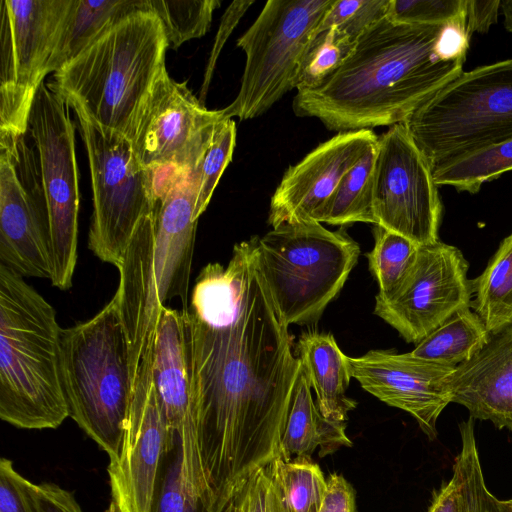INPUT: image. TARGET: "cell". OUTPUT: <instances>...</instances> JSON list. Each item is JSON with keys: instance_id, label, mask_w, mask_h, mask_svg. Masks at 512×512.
<instances>
[{"instance_id": "1", "label": "cell", "mask_w": 512, "mask_h": 512, "mask_svg": "<svg viewBox=\"0 0 512 512\" xmlns=\"http://www.w3.org/2000/svg\"><path fill=\"white\" fill-rule=\"evenodd\" d=\"M257 236L206 265L185 310L199 453L214 508L280 451L300 360L257 263Z\"/></svg>"}, {"instance_id": "2", "label": "cell", "mask_w": 512, "mask_h": 512, "mask_svg": "<svg viewBox=\"0 0 512 512\" xmlns=\"http://www.w3.org/2000/svg\"><path fill=\"white\" fill-rule=\"evenodd\" d=\"M442 25L379 21L333 74L297 91L295 115L339 133L406 122L463 72L466 60L444 61L435 52Z\"/></svg>"}, {"instance_id": "3", "label": "cell", "mask_w": 512, "mask_h": 512, "mask_svg": "<svg viewBox=\"0 0 512 512\" xmlns=\"http://www.w3.org/2000/svg\"><path fill=\"white\" fill-rule=\"evenodd\" d=\"M154 171V203L124 253L116 290L129 344L133 385L153 344L159 315L178 298L188 309V290L199 215L197 165ZM134 388V387H133Z\"/></svg>"}, {"instance_id": "4", "label": "cell", "mask_w": 512, "mask_h": 512, "mask_svg": "<svg viewBox=\"0 0 512 512\" xmlns=\"http://www.w3.org/2000/svg\"><path fill=\"white\" fill-rule=\"evenodd\" d=\"M169 48L159 17L141 7L116 18L47 85L108 131L133 139Z\"/></svg>"}, {"instance_id": "5", "label": "cell", "mask_w": 512, "mask_h": 512, "mask_svg": "<svg viewBox=\"0 0 512 512\" xmlns=\"http://www.w3.org/2000/svg\"><path fill=\"white\" fill-rule=\"evenodd\" d=\"M56 311L0 263V418L21 429H55L68 417Z\"/></svg>"}, {"instance_id": "6", "label": "cell", "mask_w": 512, "mask_h": 512, "mask_svg": "<svg viewBox=\"0 0 512 512\" xmlns=\"http://www.w3.org/2000/svg\"><path fill=\"white\" fill-rule=\"evenodd\" d=\"M59 346L69 417L108 454L109 461L114 460L134 387L117 295L89 320L62 328Z\"/></svg>"}, {"instance_id": "7", "label": "cell", "mask_w": 512, "mask_h": 512, "mask_svg": "<svg viewBox=\"0 0 512 512\" xmlns=\"http://www.w3.org/2000/svg\"><path fill=\"white\" fill-rule=\"evenodd\" d=\"M360 247L344 230L302 220L257 237L259 269L284 322L311 324L338 295L358 261Z\"/></svg>"}, {"instance_id": "8", "label": "cell", "mask_w": 512, "mask_h": 512, "mask_svg": "<svg viewBox=\"0 0 512 512\" xmlns=\"http://www.w3.org/2000/svg\"><path fill=\"white\" fill-rule=\"evenodd\" d=\"M403 124L432 168L512 139V59L463 71Z\"/></svg>"}, {"instance_id": "9", "label": "cell", "mask_w": 512, "mask_h": 512, "mask_svg": "<svg viewBox=\"0 0 512 512\" xmlns=\"http://www.w3.org/2000/svg\"><path fill=\"white\" fill-rule=\"evenodd\" d=\"M334 0H269L237 46L246 55L239 92L223 119L256 118L297 88L318 26Z\"/></svg>"}, {"instance_id": "10", "label": "cell", "mask_w": 512, "mask_h": 512, "mask_svg": "<svg viewBox=\"0 0 512 512\" xmlns=\"http://www.w3.org/2000/svg\"><path fill=\"white\" fill-rule=\"evenodd\" d=\"M86 148L93 199L88 248L102 262L121 264L128 244L154 203V171L136 157L131 141L73 109Z\"/></svg>"}, {"instance_id": "11", "label": "cell", "mask_w": 512, "mask_h": 512, "mask_svg": "<svg viewBox=\"0 0 512 512\" xmlns=\"http://www.w3.org/2000/svg\"><path fill=\"white\" fill-rule=\"evenodd\" d=\"M69 104L42 83L32 103L28 131L40 165L51 283L71 288L78 259L79 173Z\"/></svg>"}, {"instance_id": "12", "label": "cell", "mask_w": 512, "mask_h": 512, "mask_svg": "<svg viewBox=\"0 0 512 512\" xmlns=\"http://www.w3.org/2000/svg\"><path fill=\"white\" fill-rule=\"evenodd\" d=\"M69 0L0 1V133L24 136Z\"/></svg>"}, {"instance_id": "13", "label": "cell", "mask_w": 512, "mask_h": 512, "mask_svg": "<svg viewBox=\"0 0 512 512\" xmlns=\"http://www.w3.org/2000/svg\"><path fill=\"white\" fill-rule=\"evenodd\" d=\"M442 201L432 166L406 126L378 137L373 172L375 225L417 245L439 241Z\"/></svg>"}, {"instance_id": "14", "label": "cell", "mask_w": 512, "mask_h": 512, "mask_svg": "<svg viewBox=\"0 0 512 512\" xmlns=\"http://www.w3.org/2000/svg\"><path fill=\"white\" fill-rule=\"evenodd\" d=\"M24 136L0 133V263L51 280L40 165Z\"/></svg>"}, {"instance_id": "15", "label": "cell", "mask_w": 512, "mask_h": 512, "mask_svg": "<svg viewBox=\"0 0 512 512\" xmlns=\"http://www.w3.org/2000/svg\"><path fill=\"white\" fill-rule=\"evenodd\" d=\"M468 267L455 246L440 240L419 245L409 274L392 297L375 299L374 314L416 345L455 312L470 307Z\"/></svg>"}, {"instance_id": "16", "label": "cell", "mask_w": 512, "mask_h": 512, "mask_svg": "<svg viewBox=\"0 0 512 512\" xmlns=\"http://www.w3.org/2000/svg\"><path fill=\"white\" fill-rule=\"evenodd\" d=\"M150 364L152 381L167 424L168 441L176 438L181 447L184 483L211 512H217L199 453L190 335L185 310L178 311L168 306L161 310L151 346Z\"/></svg>"}, {"instance_id": "17", "label": "cell", "mask_w": 512, "mask_h": 512, "mask_svg": "<svg viewBox=\"0 0 512 512\" xmlns=\"http://www.w3.org/2000/svg\"><path fill=\"white\" fill-rule=\"evenodd\" d=\"M167 442V424L152 381L149 353L138 370L119 453L107 467L116 512H150Z\"/></svg>"}, {"instance_id": "18", "label": "cell", "mask_w": 512, "mask_h": 512, "mask_svg": "<svg viewBox=\"0 0 512 512\" xmlns=\"http://www.w3.org/2000/svg\"><path fill=\"white\" fill-rule=\"evenodd\" d=\"M351 377L371 395L389 406L408 412L433 440L437 420L451 403L446 379L455 369L408 353L371 350L349 357Z\"/></svg>"}, {"instance_id": "19", "label": "cell", "mask_w": 512, "mask_h": 512, "mask_svg": "<svg viewBox=\"0 0 512 512\" xmlns=\"http://www.w3.org/2000/svg\"><path fill=\"white\" fill-rule=\"evenodd\" d=\"M220 110H209L188 88L164 68L143 105L133 151L146 168L178 165L203 130L221 120Z\"/></svg>"}, {"instance_id": "20", "label": "cell", "mask_w": 512, "mask_h": 512, "mask_svg": "<svg viewBox=\"0 0 512 512\" xmlns=\"http://www.w3.org/2000/svg\"><path fill=\"white\" fill-rule=\"evenodd\" d=\"M378 142L371 129L340 132L319 144L284 173L270 201L272 227L311 220L344 175Z\"/></svg>"}, {"instance_id": "21", "label": "cell", "mask_w": 512, "mask_h": 512, "mask_svg": "<svg viewBox=\"0 0 512 512\" xmlns=\"http://www.w3.org/2000/svg\"><path fill=\"white\" fill-rule=\"evenodd\" d=\"M451 403L464 406L469 417L512 431V325L491 334L471 359L446 379Z\"/></svg>"}, {"instance_id": "22", "label": "cell", "mask_w": 512, "mask_h": 512, "mask_svg": "<svg viewBox=\"0 0 512 512\" xmlns=\"http://www.w3.org/2000/svg\"><path fill=\"white\" fill-rule=\"evenodd\" d=\"M298 358L316 393L321 414L332 421L346 422L357 402L348 397L351 374L348 356L339 348L331 333L307 331L297 343Z\"/></svg>"}, {"instance_id": "23", "label": "cell", "mask_w": 512, "mask_h": 512, "mask_svg": "<svg viewBox=\"0 0 512 512\" xmlns=\"http://www.w3.org/2000/svg\"><path fill=\"white\" fill-rule=\"evenodd\" d=\"M346 422L325 418L311 394V386L300 361L287 418L280 441L279 454L288 459L310 458L316 448L324 457L342 446H352L346 435Z\"/></svg>"}, {"instance_id": "24", "label": "cell", "mask_w": 512, "mask_h": 512, "mask_svg": "<svg viewBox=\"0 0 512 512\" xmlns=\"http://www.w3.org/2000/svg\"><path fill=\"white\" fill-rule=\"evenodd\" d=\"M142 4L143 0H69L49 61V73L54 74L72 61L116 18Z\"/></svg>"}, {"instance_id": "25", "label": "cell", "mask_w": 512, "mask_h": 512, "mask_svg": "<svg viewBox=\"0 0 512 512\" xmlns=\"http://www.w3.org/2000/svg\"><path fill=\"white\" fill-rule=\"evenodd\" d=\"M490 336L481 318L470 307H464L417 343L410 353L455 368L481 350Z\"/></svg>"}, {"instance_id": "26", "label": "cell", "mask_w": 512, "mask_h": 512, "mask_svg": "<svg viewBox=\"0 0 512 512\" xmlns=\"http://www.w3.org/2000/svg\"><path fill=\"white\" fill-rule=\"evenodd\" d=\"M470 308L491 334L512 325V232L499 244L484 271L472 280Z\"/></svg>"}, {"instance_id": "27", "label": "cell", "mask_w": 512, "mask_h": 512, "mask_svg": "<svg viewBox=\"0 0 512 512\" xmlns=\"http://www.w3.org/2000/svg\"><path fill=\"white\" fill-rule=\"evenodd\" d=\"M377 145L344 175L329 200L311 220L331 225L365 222L375 225L373 215V172Z\"/></svg>"}, {"instance_id": "28", "label": "cell", "mask_w": 512, "mask_h": 512, "mask_svg": "<svg viewBox=\"0 0 512 512\" xmlns=\"http://www.w3.org/2000/svg\"><path fill=\"white\" fill-rule=\"evenodd\" d=\"M512 170V139L483 146L432 168L436 185L476 194L482 184Z\"/></svg>"}, {"instance_id": "29", "label": "cell", "mask_w": 512, "mask_h": 512, "mask_svg": "<svg viewBox=\"0 0 512 512\" xmlns=\"http://www.w3.org/2000/svg\"><path fill=\"white\" fill-rule=\"evenodd\" d=\"M291 512H319L327 480L310 458L278 454L267 466Z\"/></svg>"}, {"instance_id": "30", "label": "cell", "mask_w": 512, "mask_h": 512, "mask_svg": "<svg viewBox=\"0 0 512 512\" xmlns=\"http://www.w3.org/2000/svg\"><path fill=\"white\" fill-rule=\"evenodd\" d=\"M373 232L375 244L366 257L379 287L375 299L386 300L396 293L409 274L419 245L376 225Z\"/></svg>"}, {"instance_id": "31", "label": "cell", "mask_w": 512, "mask_h": 512, "mask_svg": "<svg viewBox=\"0 0 512 512\" xmlns=\"http://www.w3.org/2000/svg\"><path fill=\"white\" fill-rule=\"evenodd\" d=\"M461 449L454 467L462 485V512H512L509 500L498 499L488 489L477 448L474 419L459 424Z\"/></svg>"}, {"instance_id": "32", "label": "cell", "mask_w": 512, "mask_h": 512, "mask_svg": "<svg viewBox=\"0 0 512 512\" xmlns=\"http://www.w3.org/2000/svg\"><path fill=\"white\" fill-rule=\"evenodd\" d=\"M161 20L169 48L178 49L184 42L202 37L210 28L218 0H147Z\"/></svg>"}, {"instance_id": "33", "label": "cell", "mask_w": 512, "mask_h": 512, "mask_svg": "<svg viewBox=\"0 0 512 512\" xmlns=\"http://www.w3.org/2000/svg\"><path fill=\"white\" fill-rule=\"evenodd\" d=\"M166 446L151 500L150 512H211L184 483L178 439Z\"/></svg>"}, {"instance_id": "34", "label": "cell", "mask_w": 512, "mask_h": 512, "mask_svg": "<svg viewBox=\"0 0 512 512\" xmlns=\"http://www.w3.org/2000/svg\"><path fill=\"white\" fill-rule=\"evenodd\" d=\"M235 145V122L232 119L221 120L198 160L199 190L196 211L199 216L206 210L224 170L231 162Z\"/></svg>"}, {"instance_id": "35", "label": "cell", "mask_w": 512, "mask_h": 512, "mask_svg": "<svg viewBox=\"0 0 512 512\" xmlns=\"http://www.w3.org/2000/svg\"><path fill=\"white\" fill-rule=\"evenodd\" d=\"M355 44L335 28L318 35L303 64L297 91L313 88L333 74L349 56Z\"/></svg>"}, {"instance_id": "36", "label": "cell", "mask_w": 512, "mask_h": 512, "mask_svg": "<svg viewBox=\"0 0 512 512\" xmlns=\"http://www.w3.org/2000/svg\"><path fill=\"white\" fill-rule=\"evenodd\" d=\"M225 512H291L266 467L250 474L237 488Z\"/></svg>"}, {"instance_id": "37", "label": "cell", "mask_w": 512, "mask_h": 512, "mask_svg": "<svg viewBox=\"0 0 512 512\" xmlns=\"http://www.w3.org/2000/svg\"><path fill=\"white\" fill-rule=\"evenodd\" d=\"M465 0H390L388 18L414 25H442L464 13Z\"/></svg>"}, {"instance_id": "38", "label": "cell", "mask_w": 512, "mask_h": 512, "mask_svg": "<svg viewBox=\"0 0 512 512\" xmlns=\"http://www.w3.org/2000/svg\"><path fill=\"white\" fill-rule=\"evenodd\" d=\"M33 483L20 475L11 460H0V512H38Z\"/></svg>"}, {"instance_id": "39", "label": "cell", "mask_w": 512, "mask_h": 512, "mask_svg": "<svg viewBox=\"0 0 512 512\" xmlns=\"http://www.w3.org/2000/svg\"><path fill=\"white\" fill-rule=\"evenodd\" d=\"M253 3V0L234 1L225 10L220 22L217 35L215 37V42L210 53L207 67L205 69L203 84L199 98L202 104L205 103L206 94L214 73L216 62L226 40L229 38L232 31L239 23L240 19L243 17V15L247 12L249 7Z\"/></svg>"}, {"instance_id": "40", "label": "cell", "mask_w": 512, "mask_h": 512, "mask_svg": "<svg viewBox=\"0 0 512 512\" xmlns=\"http://www.w3.org/2000/svg\"><path fill=\"white\" fill-rule=\"evenodd\" d=\"M470 38L463 13L442 25L435 43V52L444 61L466 60Z\"/></svg>"}, {"instance_id": "41", "label": "cell", "mask_w": 512, "mask_h": 512, "mask_svg": "<svg viewBox=\"0 0 512 512\" xmlns=\"http://www.w3.org/2000/svg\"><path fill=\"white\" fill-rule=\"evenodd\" d=\"M38 512H83L74 495L54 483L32 485Z\"/></svg>"}, {"instance_id": "42", "label": "cell", "mask_w": 512, "mask_h": 512, "mask_svg": "<svg viewBox=\"0 0 512 512\" xmlns=\"http://www.w3.org/2000/svg\"><path fill=\"white\" fill-rule=\"evenodd\" d=\"M355 491L340 474L327 479V488L319 512H355Z\"/></svg>"}, {"instance_id": "43", "label": "cell", "mask_w": 512, "mask_h": 512, "mask_svg": "<svg viewBox=\"0 0 512 512\" xmlns=\"http://www.w3.org/2000/svg\"><path fill=\"white\" fill-rule=\"evenodd\" d=\"M501 0H465L464 17L469 34L486 33L497 22Z\"/></svg>"}, {"instance_id": "44", "label": "cell", "mask_w": 512, "mask_h": 512, "mask_svg": "<svg viewBox=\"0 0 512 512\" xmlns=\"http://www.w3.org/2000/svg\"><path fill=\"white\" fill-rule=\"evenodd\" d=\"M427 512H462V485L458 470L434 493Z\"/></svg>"}, {"instance_id": "45", "label": "cell", "mask_w": 512, "mask_h": 512, "mask_svg": "<svg viewBox=\"0 0 512 512\" xmlns=\"http://www.w3.org/2000/svg\"><path fill=\"white\" fill-rule=\"evenodd\" d=\"M500 10L506 30L512 33V0H502Z\"/></svg>"}, {"instance_id": "46", "label": "cell", "mask_w": 512, "mask_h": 512, "mask_svg": "<svg viewBox=\"0 0 512 512\" xmlns=\"http://www.w3.org/2000/svg\"><path fill=\"white\" fill-rule=\"evenodd\" d=\"M509 503H510V505H511V507H512V499H509Z\"/></svg>"}]
</instances>
